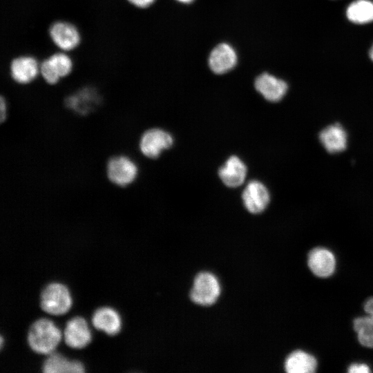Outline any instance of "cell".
<instances>
[{
    "instance_id": "obj_1",
    "label": "cell",
    "mask_w": 373,
    "mask_h": 373,
    "mask_svg": "<svg viewBox=\"0 0 373 373\" xmlns=\"http://www.w3.org/2000/svg\"><path fill=\"white\" fill-rule=\"evenodd\" d=\"M60 339V330L51 321L46 318L36 320L28 331V345L32 351L38 354H50Z\"/></svg>"
},
{
    "instance_id": "obj_2",
    "label": "cell",
    "mask_w": 373,
    "mask_h": 373,
    "mask_svg": "<svg viewBox=\"0 0 373 373\" xmlns=\"http://www.w3.org/2000/svg\"><path fill=\"white\" fill-rule=\"evenodd\" d=\"M71 306V298L66 287L59 283L47 285L40 294V307L48 314L60 315Z\"/></svg>"
},
{
    "instance_id": "obj_3",
    "label": "cell",
    "mask_w": 373,
    "mask_h": 373,
    "mask_svg": "<svg viewBox=\"0 0 373 373\" xmlns=\"http://www.w3.org/2000/svg\"><path fill=\"white\" fill-rule=\"evenodd\" d=\"M50 40L59 50L70 52L81 43V34L77 27L66 20L52 22L48 30Z\"/></svg>"
},
{
    "instance_id": "obj_4",
    "label": "cell",
    "mask_w": 373,
    "mask_h": 373,
    "mask_svg": "<svg viewBox=\"0 0 373 373\" xmlns=\"http://www.w3.org/2000/svg\"><path fill=\"white\" fill-rule=\"evenodd\" d=\"M220 294V285L216 276L209 272H202L195 278L190 296L195 303L208 306L217 300Z\"/></svg>"
},
{
    "instance_id": "obj_5",
    "label": "cell",
    "mask_w": 373,
    "mask_h": 373,
    "mask_svg": "<svg viewBox=\"0 0 373 373\" xmlns=\"http://www.w3.org/2000/svg\"><path fill=\"white\" fill-rule=\"evenodd\" d=\"M9 72L12 80L19 84L32 82L39 75V62L30 55L13 57L9 64Z\"/></svg>"
},
{
    "instance_id": "obj_6",
    "label": "cell",
    "mask_w": 373,
    "mask_h": 373,
    "mask_svg": "<svg viewBox=\"0 0 373 373\" xmlns=\"http://www.w3.org/2000/svg\"><path fill=\"white\" fill-rule=\"evenodd\" d=\"M107 176L113 184L124 186L131 184L136 178V164L126 156H116L107 164Z\"/></svg>"
},
{
    "instance_id": "obj_7",
    "label": "cell",
    "mask_w": 373,
    "mask_h": 373,
    "mask_svg": "<svg viewBox=\"0 0 373 373\" xmlns=\"http://www.w3.org/2000/svg\"><path fill=\"white\" fill-rule=\"evenodd\" d=\"M172 136L165 131L153 128L146 131L140 142L141 152L150 158L157 157L161 152L173 144Z\"/></svg>"
},
{
    "instance_id": "obj_8",
    "label": "cell",
    "mask_w": 373,
    "mask_h": 373,
    "mask_svg": "<svg viewBox=\"0 0 373 373\" xmlns=\"http://www.w3.org/2000/svg\"><path fill=\"white\" fill-rule=\"evenodd\" d=\"M242 200L247 209L252 213L263 211L269 202V193L266 186L259 181L248 183L242 193Z\"/></svg>"
},
{
    "instance_id": "obj_9",
    "label": "cell",
    "mask_w": 373,
    "mask_h": 373,
    "mask_svg": "<svg viewBox=\"0 0 373 373\" xmlns=\"http://www.w3.org/2000/svg\"><path fill=\"white\" fill-rule=\"evenodd\" d=\"M64 339L72 348H82L88 344L91 334L84 318L75 316L69 319L64 330Z\"/></svg>"
},
{
    "instance_id": "obj_10",
    "label": "cell",
    "mask_w": 373,
    "mask_h": 373,
    "mask_svg": "<svg viewBox=\"0 0 373 373\" xmlns=\"http://www.w3.org/2000/svg\"><path fill=\"white\" fill-rule=\"evenodd\" d=\"M255 87L267 100L274 102L280 101L288 88L285 81L267 73L260 75L256 79Z\"/></svg>"
},
{
    "instance_id": "obj_11",
    "label": "cell",
    "mask_w": 373,
    "mask_h": 373,
    "mask_svg": "<svg viewBox=\"0 0 373 373\" xmlns=\"http://www.w3.org/2000/svg\"><path fill=\"white\" fill-rule=\"evenodd\" d=\"M237 62L236 52L227 44L218 45L211 52L209 65L216 74H223L232 69Z\"/></svg>"
},
{
    "instance_id": "obj_12",
    "label": "cell",
    "mask_w": 373,
    "mask_h": 373,
    "mask_svg": "<svg viewBox=\"0 0 373 373\" xmlns=\"http://www.w3.org/2000/svg\"><path fill=\"white\" fill-rule=\"evenodd\" d=\"M308 265L311 271L318 277H327L335 269L336 260L333 254L323 248L312 250L308 256Z\"/></svg>"
},
{
    "instance_id": "obj_13",
    "label": "cell",
    "mask_w": 373,
    "mask_h": 373,
    "mask_svg": "<svg viewBox=\"0 0 373 373\" xmlns=\"http://www.w3.org/2000/svg\"><path fill=\"white\" fill-rule=\"evenodd\" d=\"M319 139L323 147L332 153L341 152L347 147V135L339 124H334L323 129Z\"/></svg>"
},
{
    "instance_id": "obj_14",
    "label": "cell",
    "mask_w": 373,
    "mask_h": 373,
    "mask_svg": "<svg viewBox=\"0 0 373 373\" xmlns=\"http://www.w3.org/2000/svg\"><path fill=\"white\" fill-rule=\"evenodd\" d=\"M219 176L223 183L229 187H237L245 181L247 167L237 156L230 157L219 169Z\"/></svg>"
},
{
    "instance_id": "obj_15",
    "label": "cell",
    "mask_w": 373,
    "mask_h": 373,
    "mask_svg": "<svg viewBox=\"0 0 373 373\" xmlns=\"http://www.w3.org/2000/svg\"><path fill=\"white\" fill-rule=\"evenodd\" d=\"M91 322L95 329L103 330L109 336L116 334L121 329L119 314L108 307L97 308L93 314Z\"/></svg>"
},
{
    "instance_id": "obj_16",
    "label": "cell",
    "mask_w": 373,
    "mask_h": 373,
    "mask_svg": "<svg viewBox=\"0 0 373 373\" xmlns=\"http://www.w3.org/2000/svg\"><path fill=\"white\" fill-rule=\"evenodd\" d=\"M41 371L44 373H82L84 368L78 361H69L59 353H50L44 360Z\"/></svg>"
},
{
    "instance_id": "obj_17",
    "label": "cell",
    "mask_w": 373,
    "mask_h": 373,
    "mask_svg": "<svg viewBox=\"0 0 373 373\" xmlns=\"http://www.w3.org/2000/svg\"><path fill=\"white\" fill-rule=\"evenodd\" d=\"M364 309L368 316L356 318L354 327L360 343L367 347H373V298L366 301Z\"/></svg>"
},
{
    "instance_id": "obj_18",
    "label": "cell",
    "mask_w": 373,
    "mask_h": 373,
    "mask_svg": "<svg viewBox=\"0 0 373 373\" xmlns=\"http://www.w3.org/2000/svg\"><path fill=\"white\" fill-rule=\"evenodd\" d=\"M99 102V96L90 88H84L68 97L66 106L79 114H86Z\"/></svg>"
},
{
    "instance_id": "obj_19",
    "label": "cell",
    "mask_w": 373,
    "mask_h": 373,
    "mask_svg": "<svg viewBox=\"0 0 373 373\" xmlns=\"http://www.w3.org/2000/svg\"><path fill=\"white\" fill-rule=\"evenodd\" d=\"M316 365L315 358L301 350L290 354L285 362V369L288 373H312Z\"/></svg>"
},
{
    "instance_id": "obj_20",
    "label": "cell",
    "mask_w": 373,
    "mask_h": 373,
    "mask_svg": "<svg viewBox=\"0 0 373 373\" xmlns=\"http://www.w3.org/2000/svg\"><path fill=\"white\" fill-rule=\"evenodd\" d=\"M347 19L356 24L373 21V2L370 0H356L346 10Z\"/></svg>"
},
{
    "instance_id": "obj_21",
    "label": "cell",
    "mask_w": 373,
    "mask_h": 373,
    "mask_svg": "<svg viewBox=\"0 0 373 373\" xmlns=\"http://www.w3.org/2000/svg\"><path fill=\"white\" fill-rule=\"evenodd\" d=\"M50 64L59 78L66 77L73 69V62L66 52H55L47 57Z\"/></svg>"
},
{
    "instance_id": "obj_22",
    "label": "cell",
    "mask_w": 373,
    "mask_h": 373,
    "mask_svg": "<svg viewBox=\"0 0 373 373\" xmlns=\"http://www.w3.org/2000/svg\"><path fill=\"white\" fill-rule=\"evenodd\" d=\"M39 75L47 84L50 85L57 84L60 79L46 57L39 62Z\"/></svg>"
},
{
    "instance_id": "obj_23",
    "label": "cell",
    "mask_w": 373,
    "mask_h": 373,
    "mask_svg": "<svg viewBox=\"0 0 373 373\" xmlns=\"http://www.w3.org/2000/svg\"><path fill=\"white\" fill-rule=\"evenodd\" d=\"M348 372L350 373H369L370 370V367L365 364L355 363L349 367Z\"/></svg>"
},
{
    "instance_id": "obj_24",
    "label": "cell",
    "mask_w": 373,
    "mask_h": 373,
    "mask_svg": "<svg viewBox=\"0 0 373 373\" xmlns=\"http://www.w3.org/2000/svg\"><path fill=\"white\" fill-rule=\"evenodd\" d=\"M128 3L138 8H146L149 7L155 0H126Z\"/></svg>"
},
{
    "instance_id": "obj_25",
    "label": "cell",
    "mask_w": 373,
    "mask_h": 373,
    "mask_svg": "<svg viewBox=\"0 0 373 373\" xmlns=\"http://www.w3.org/2000/svg\"><path fill=\"white\" fill-rule=\"evenodd\" d=\"M6 117V102L3 96L0 97V120L3 122Z\"/></svg>"
},
{
    "instance_id": "obj_26",
    "label": "cell",
    "mask_w": 373,
    "mask_h": 373,
    "mask_svg": "<svg viewBox=\"0 0 373 373\" xmlns=\"http://www.w3.org/2000/svg\"><path fill=\"white\" fill-rule=\"evenodd\" d=\"M369 55H370V59H371L372 61H373V45L372 46V47H371V48H370V50Z\"/></svg>"
},
{
    "instance_id": "obj_27",
    "label": "cell",
    "mask_w": 373,
    "mask_h": 373,
    "mask_svg": "<svg viewBox=\"0 0 373 373\" xmlns=\"http://www.w3.org/2000/svg\"><path fill=\"white\" fill-rule=\"evenodd\" d=\"M178 1L183 2V3H189L192 1L193 0H178Z\"/></svg>"
}]
</instances>
